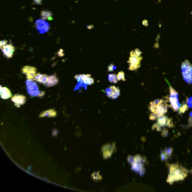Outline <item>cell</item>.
I'll use <instances>...</instances> for the list:
<instances>
[{"mask_svg":"<svg viewBox=\"0 0 192 192\" xmlns=\"http://www.w3.org/2000/svg\"><path fill=\"white\" fill-rule=\"evenodd\" d=\"M58 79L55 74L49 76V79L47 83L45 85L47 87L52 86L56 85L58 82Z\"/></svg>","mask_w":192,"mask_h":192,"instance_id":"17","label":"cell"},{"mask_svg":"<svg viewBox=\"0 0 192 192\" xmlns=\"http://www.w3.org/2000/svg\"><path fill=\"white\" fill-rule=\"evenodd\" d=\"M11 100L14 102L16 106L19 107L21 105L25 104L26 99V97L23 95L17 94L11 98Z\"/></svg>","mask_w":192,"mask_h":192,"instance_id":"12","label":"cell"},{"mask_svg":"<svg viewBox=\"0 0 192 192\" xmlns=\"http://www.w3.org/2000/svg\"><path fill=\"white\" fill-rule=\"evenodd\" d=\"M169 91L170 96L169 100L170 103L171 107L174 111L177 112L178 111L180 106L178 99V94L170 85L169 86Z\"/></svg>","mask_w":192,"mask_h":192,"instance_id":"5","label":"cell"},{"mask_svg":"<svg viewBox=\"0 0 192 192\" xmlns=\"http://www.w3.org/2000/svg\"><path fill=\"white\" fill-rule=\"evenodd\" d=\"M52 14L50 11H43L41 14V18L42 20H52Z\"/></svg>","mask_w":192,"mask_h":192,"instance_id":"18","label":"cell"},{"mask_svg":"<svg viewBox=\"0 0 192 192\" xmlns=\"http://www.w3.org/2000/svg\"><path fill=\"white\" fill-rule=\"evenodd\" d=\"M91 77V75L89 74H80L76 75L75 76V78L78 81L83 82V83L86 85H91L94 82V79Z\"/></svg>","mask_w":192,"mask_h":192,"instance_id":"11","label":"cell"},{"mask_svg":"<svg viewBox=\"0 0 192 192\" xmlns=\"http://www.w3.org/2000/svg\"><path fill=\"white\" fill-rule=\"evenodd\" d=\"M156 126L157 127L158 130L159 131H161V128L163 127L173 128L174 127L172 119L168 118L166 116L158 117Z\"/></svg>","mask_w":192,"mask_h":192,"instance_id":"7","label":"cell"},{"mask_svg":"<svg viewBox=\"0 0 192 192\" xmlns=\"http://www.w3.org/2000/svg\"><path fill=\"white\" fill-rule=\"evenodd\" d=\"M35 26L37 29L41 34L47 32L50 29V25L48 23L43 20L36 21Z\"/></svg>","mask_w":192,"mask_h":192,"instance_id":"8","label":"cell"},{"mask_svg":"<svg viewBox=\"0 0 192 192\" xmlns=\"http://www.w3.org/2000/svg\"><path fill=\"white\" fill-rule=\"evenodd\" d=\"M106 93L110 98L116 99L120 95V90L119 87L112 85L106 89Z\"/></svg>","mask_w":192,"mask_h":192,"instance_id":"9","label":"cell"},{"mask_svg":"<svg viewBox=\"0 0 192 192\" xmlns=\"http://www.w3.org/2000/svg\"><path fill=\"white\" fill-rule=\"evenodd\" d=\"M33 1L35 3L38 5L42 4V0H33Z\"/></svg>","mask_w":192,"mask_h":192,"instance_id":"26","label":"cell"},{"mask_svg":"<svg viewBox=\"0 0 192 192\" xmlns=\"http://www.w3.org/2000/svg\"><path fill=\"white\" fill-rule=\"evenodd\" d=\"M49 77V76L46 74L38 73L36 75L34 79L39 83H43L45 85L47 83Z\"/></svg>","mask_w":192,"mask_h":192,"instance_id":"15","label":"cell"},{"mask_svg":"<svg viewBox=\"0 0 192 192\" xmlns=\"http://www.w3.org/2000/svg\"><path fill=\"white\" fill-rule=\"evenodd\" d=\"M187 103L188 107L192 108V97H190L188 99Z\"/></svg>","mask_w":192,"mask_h":192,"instance_id":"23","label":"cell"},{"mask_svg":"<svg viewBox=\"0 0 192 192\" xmlns=\"http://www.w3.org/2000/svg\"><path fill=\"white\" fill-rule=\"evenodd\" d=\"M1 91H0V95L1 97L3 99H7L9 98L11 96V91L7 87H2L1 86Z\"/></svg>","mask_w":192,"mask_h":192,"instance_id":"14","label":"cell"},{"mask_svg":"<svg viewBox=\"0 0 192 192\" xmlns=\"http://www.w3.org/2000/svg\"><path fill=\"white\" fill-rule=\"evenodd\" d=\"M27 82H28L30 85V86H29L28 85H27L28 86V90L30 94H32V91H34V95H37V94H39V91H38V88L37 86V85H36L35 83H33V82H32L31 81H29V80L27 81Z\"/></svg>","mask_w":192,"mask_h":192,"instance_id":"16","label":"cell"},{"mask_svg":"<svg viewBox=\"0 0 192 192\" xmlns=\"http://www.w3.org/2000/svg\"><path fill=\"white\" fill-rule=\"evenodd\" d=\"M142 59V57L136 55L134 50L131 51L130 53V57L127 62L129 64V70L136 71L140 67V63Z\"/></svg>","mask_w":192,"mask_h":192,"instance_id":"4","label":"cell"},{"mask_svg":"<svg viewBox=\"0 0 192 192\" xmlns=\"http://www.w3.org/2000/svg\"><path fill=\"white\" fill-rule=\"evenodd\" d=\"M22 72L23 74L26 75L27 79L31 80L34 79L36 75L37 69L33 66H26L22 69Z\"/></svg>","mask_w":192,"mask_h":192,"instance_id":"10","label":"cell"},{"mask_svg":"<svg viewBox=\"0 0 192 192\" xmlns=\"http://www.w3.org/2000/svg\"><path fill=\"white\" fill-rule=\"evenodd\" d=\"M168 105L166 100L163 99H157L150 103V110L159 117L164 116L167 112Z\"/></svg>","mask_w":192,"mask_h":192,"instance_id":"2","label":"cell"},{"mask_svg":"<svg viewBox=\"0 0 192 192\" xmlns=\"http://www.w3.org/2000/svg\"><path fill=\"white\" fill-rule=\"evenodd\" d=\"M108 80L110 83H116L118 81L117 80V75L115 74H111L108 75Z\"/></svg>","mask_w":192,"mask_h":192,"instance_id":"19","label":"cell"},{"mask_svg":"<svg viewBox=\"0 0 192 192\" xmlns=\"http://www.w3.org/2000/svg\"><path fill=\"white\" fill-rule=\"evenodd\" d=\"M188 126L190 128L192 127V111L190 113V116H189Z\"/></svg>","mask_w":192,"mask_h":192,"instance_id":"22","label":"cell"},{"mask_svg":"<svg viewBox=\"0 0 192 192\" xmlns=\"http://www.w3.org/2000/svg\"><path fill=\"white\" fill-rule=\"evenodd\" d=\"M182 77L186 83L192 85V65L189 60H185L180 66Z\"/></svg>","mask_w":192,"mask_h":192,"instance_id":"3","label":"cell"},{"mask_svg":"<svg viewBox=\"0 0 192 192\" xmlns=\"http://www.w3.org/2000/svg\"><path fill=\"white\" fill-rule=\"evenodd\" d=\"M115 69V67L112 64L110 65L108 67V70L109 71H113Z\"/></svg>","mask_w":192,"mask_h":192,"instance_id":"24","label":"cell"},{"mask_svg":"<svg viewBox=\"0 0 192 192\" xmlns=\"http://www.w3.org/2000/svg\"><path fill=\"white\" fill-rule=\"evenodd\" d=\"M188 170L178 164H172L169 166L167 182L172 185L174 182L182 181L187 177Z\"/></svg>","mask_w":192,"mask_h":192,"instance_id":"1","label":"cell"},{"mask_svg":"<svg viewBox=\"0 0 192 192\" xmlns=\"http://www.w3.org/2000/svg\"><path fill=\"white\" fill-rule=\"evenodd\" d=\"M134 51L136 55H137V56H141V55H142V51H140V50L139 49H136Z\"/></svg>","mask_w":192,"mask_h":192,"instance_id":"25","label":"cell"},{"mask_svg":"<svg viewBox=\"0 0 192 192\" xmlns=\"http://www.w3.org/2000/svg\"><path fill=\"white\" fill-rule=\"evenodd\" d=\"M173 149L172 147L165 148L164 150L161 151V160L163 161H167L168 159H170L172 153Z\"/></svg>","mask_w":192,"mask_h":192,"instance_id":"13","label":"cell"},{"mask_svg":"<svg viewBox=\"0 0 192 192\" xmlns=\"http://www.w3.org/2000/svg\"><path fill=\"white\" fill-rule=\"evenodd\" d=\"M116 75H117V79L118 81L122 80L123 81H125L126 80L125 79V73L122 71H121L120 72H118V73Z\"/></svg>","mask_w":192,"mask_h":192,"instance_id":"21","label":"cell"},{"mask_svg":"<svg viewBox=\"0 0 192 192\" xmlns=\"http://www.w3.org/2000/svg\"><path fill=\"white\" fill-rule=\"evenodd\" d=\"M188 106H187L186 104V103L182 104V105L180 107L178 110H179V113L182 114L185 113L186 110H188Z\"/></svg>","mask_w":192,"mask_h":192,"instance_id":"20","label":"cell"},{"mask_svg":"<svg viewBox=\"0 0 192 192\" xmlns=\"http://www.w3.org/2000/svg\"><path fill=\"white\" fill-rule=\"evenodd\" d=\"M1 49L3 55L7 58H10L13 56L15 51V48L11 44H7L6 40L1 41Z\"/></svg>","mask_w":192,"mask_h":192,"instance_id":"6","label":"cell"}]
</instances>
